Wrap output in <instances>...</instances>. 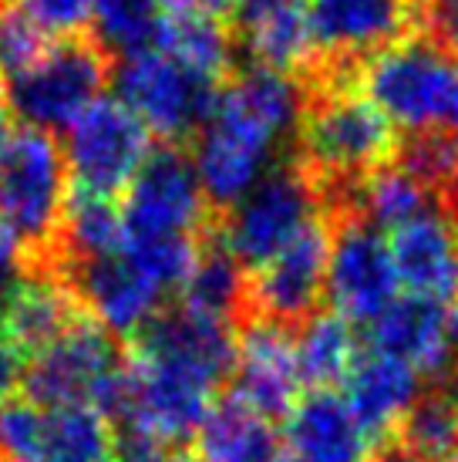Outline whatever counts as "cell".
Here are the masks:
<instances>
[{
	"label": "cell",
	"mask_w": 458,
	"mask_h": 462,
	"mask_svg": "<svg viewBox=\"0 0 458 462\" xmlns=\"http://www.w3.org/2000/svg\"><path fill=\"white\" fill-rule=\"evenodd\" d=\"M68 189L118 199L152 159V132L114 95H102L64 129Z\"/></svg>",
	"instance_id": "obj_10"
},
{
	"label": "cell",
	"mask_w": 458,
	"mask_h": 462,
	"mask_svg": "<svg viewBox=\"0 0 458 462\" xmlns=\"http://www.w3.org/2000/svg\"><path fill=\"white\" fill-rule=\"evenodd\" d=\"M24 372H27V358L0 334V409L11 405L17 388L24 385Z\"/></svg>",
	"instance_id": "obj_32"
},
{
	"label": "cell",
	"mask_w": 458,
	"mask_h": 462,
	"mask_svg": "<svg viewBox=\"0 0 458 462\" xmlns=\"http://www.w3.org/2000/svg\"><path fill=\"white\" fill-rule=\"evenodd\" d=\"M122 244L132 246H196L213 233L192 159L179 149L152 152L122 196Z\"/></svg>",
	"instance_id": "obj_8"
},
{
	"label": "cell",
	"mask_w": 458,
	"mask_h": 462,
	"mask_svg": "<svg viewBox=\"0 0 458 462\" xmlns=\"http://www.w3.org/2000/svg\"><path fill=\"white\" fill-rule=\"evenodd\" d=\"M95 24L98 44L105 51L114 48L132 54L152 44L155 31L162 24V4L159 0H95Z\"/></svg>",
	"instance_id": "obj_26"
},
{
	"label": "cell",
	"mask_w": 458,
	"mask_h": 462,
	"mask_svg": "<svg viewBox=\"0 0 458 462\" xmlns=\"http://www.w3.org/2000/svg\"><path fill=\"white\" fill-rule=\"evenodd\" d=\"M48 38L75 41L95 24V0H11Z\"/></svg>",
	"instance_id": "obj_28"
},
{
	"label": "cell",
	"mask_w": 458,
	"mask_h": 462,
	"mask_svg": "<svg viewBox=\"0 0 458 462\" xmlns=\"http://www.w3.org/2000/svg\"><path fill=\"white\" fill-rule=\"evenodd\" d=\"M307 14L317 75H347L371 54L415 34V0H310Z\"/></svg>",
	"instance_id": "obj_14"
},
{
	"label": "cell",
	"mask_w": 458,
	"mask_h": 462,
	"mask_svg": "<svg viewBox=\"0 0 458 462\" xmlns=\"http://www.w3.org/2000/svg\"><path fill=\"white\" fill-rule=\"evenodd\" d=\"M283 439L273 419L236 395L216 398V405L196 432V462H280Z\"/></svg>",
	"instance_id": "obj_22"
},
{
	"label": "cell",
	"mask_w": 458,
	"mask_h": 462,
	"mask_svg": "<svg viewBox=\"0 0 458 462\" xmlns=\"http://www.w3.org/2000/svg\"><path fill=\"white\" fill-rule=\"evenodd\" d=\"M327 209L331 199L304 162H283L256 182L240 203L229 206L216 226V240L243 273H253Z\"/></svg>",
	"instance_id": "obj_5"
},
{
	"label": "cell",
	"mask_w": 458,
	"mask_h": 462,
	"mask_svg": "<svg viewBox=\"0 0 458 462\" xmlns=\"http://www.w3.org/2000/svg\"><path fill=\"white\" fill-rule=\"evenodd\" d=\"M48 34L27 21L11 0H0V81L24 75L48 54Z\"/></svg>",
	"instance_id": "obj_27"
},
{
	"label": "cell",
	"mask_w": 458,
	"mask_h": 462,
	"mask_svg": "<svg viewBox=\"0 0 458 462\" xmlns=\"http://www.w3.org/2000/svg\"><path fill=\"white\" fill-rule=\"evenodd\" d=\"M114 85L128 112L172 149L179 142L196 139L223 88L155 44L125 54L114 71Z\"/></svg>",
	"instance_id": "obj_9"
},
{
	"label": "cell",
	"mask_w": 458,
	"mask_h": 462,
	"mask_svg": "<svg viewBox=\"0 0 458 462\" xmlns=\"http://www.w3.org/2000/svg\"><path fill=\"white\" fill-rule=\"evenodd\" d=\"M233 334L236 324L229 318L186 304L162 310L125 351L122 398L114 409L118 432L169 449L196 436L233 368Z\"/></svg>",
	"instance_id": "obj_1"
},
{
	"label": "cell",
	"mask_w": 458,
	"mask_h": 462,
	"mask_svg": "<svg viewBox=\"0 0 458 462\" xmlns=\"http://www.w3.org/2000/svg\"><path fill=\"white\" fill-rule=\"evenodd\" d=\"M236 17H240V38L256 68L287 78L317 75L310 14L300 0H243Z\"/></svg>",
	"instance_id": "obj_21"
},
{
	"label": "cell",
	"mask_w": 458,
	"mask_h": 462,
	"mask_svg": "<svg viewBox=\"0 0 458 462\" xmlns=\"http://www.w3.org/2000/svg\"><path fill=\"white\" fill-rule=\"evenodd\" d=\"M405 297L458 300V217L445 203L384 233Z\"/></svg>",
	"instance_id": "obj_18"
},
{
	"label": "cell",
	"mask_w": 458,
	"mask_h": 462,
	"mask_svg": "<svg viewBox=\"0 0 458 462\" xmlns=\"http://www.w3.org/2000/svg\"><path fill=\"white\" fill-rule=\"evenodd\" d=\"M455 217H458V213H455Z\"/></svg>",
	"instance_id": "obj_39"
},
{
	"label": "cell",
	"mask_w": 458,
	"mask_h": 462,
	"mask_svg": "<svg viewBox=\"0 0 458 462\" xmlns=\"http://www.w3.org/2000/svg\"><path fill=\"white\" fill-rule=\"evenodd\" d=\"M368 345L405 361L421 382L445 378L458 368V300L442 304L401 294L368 328Z\"/></svg>",
	"instance_id": "obj_17"
},
{
	"label": "cell",
	"mask_w": 458,
	"mask_h": 462,
	"mask_svg": "<svg viewBox=\"0 0 458 462\" xmlns=\"http://www.w3.org/2000/svg\"><path fill=\"white\" fill-rule=\"evenodd\" d=\"M125 355L112 334L85 314L75 328L27 358L24 388L41 409H95L114 419L122 398Z\"/></svg>",
	"instance_id": "obj_7"
},
{
	"label": "cell",
	"mask_w": 458,
	"mask_h": 462,
	"mask_svg": "<svg viewBox=\"0 0 458 462\" xmlns=\"http://www.w3.org/2000/svg\"><path fill=\"white\" fill-rule=\"evenodd\" d=\"M364 98L395 129L418 135H458V54L425 34L388 44L347 71Z\"/></svg>",
	"instance_id": "obj_4"
},
{
	"label": "cell",
	"mask_w": 458,
	"mask_h": 462,
	"mask_svg": "<svg viewBox=\"0 0 458 462\" xmlns=\"http://www.w3.org/2000/svg\"><path fill=\"white\" fill-rule=\"evenodd\" d=\"M448 398H452V405H455V411H458V378H455V388H452V395Z\"/></svg>",
	"instance_id": "obj_35"
},
{
	"label": "cell",
	"mask_w": 458,
	"mask_h": 462,
	"mask_svg": "<svg viewBox=\"0 0 458 462\" xmlns=\"http://www.w3.org/2000/svg\"><path fill=\"white\" fill-rule=\"evenodd\" d=\"M11 135V108H7V95H4V81H0V142Z\"/></svg>",
	"instance_id": "obj_34"
},
{
	"label": "cell",
	"mask_w": 458,
	"mask_h": 462,
	"mask_svg": "<svg viewBox=\"0 0 458 462\" xmlns=\"http://www.w3.org/2000/svg\"><path fill=\"white\" fill-rule=\"evenodd\" d=\"M448 462H458V456H452V459H448Z\"/></svg>",
	"instance_id": "obj_37"
},
{
	"label": "cell",
	"mask_w": 458,
	"mask_h": 462,
	"mask_svg": "<svg viewBox=\"0 0 458 462\" xmlns=\"http://www.w3.org/2000/svg\"><path fill=\"white\" fill-rule=\"evenodd\" d=\"M155 48L169 51L192 71L226 85L229 65H233V34L219 21L206 17H172L162 14V24L152 38Z\"/></svg>",
	"instance_id": "obj_24"
},
{
	"label": "cell",
	"mask_w": 458,
	"mask_h": 462,
	"mask_svg": "<svg viewBox=\"0 0 458 462\" xmlns=\"http://www.w3.org/2000/svg\"><path fill=\"white\" fill-rule=\"evenodd\" d=\"M68 199V169L54 135L11 129L0 142V219L11 226L34 263H51Z\"/></svg>",
	"instance_id": "obj_6"
},
{
	"label": "cell",
	"mask_w": 458,
	"mask_h": 462,
	"mask_svg": "<svg viewBox=\"0 0 458 462\" xmlns=\"http://www.w3.org/2000/svg\"><path fill=\"white\" fill-rule=\"evenodd\" d=\"M341 398L381 452L395 442L411 409L421 402V378L405 361L368 345L344 378Z\"/></svg>",
	"instance_id": "obj_19"
},
{
	"label": "cell",
	"mask_w": 458,
	"mask_h": 462,
	"mask_svg": "<svg viewBox=\"0 0 458 462\" xmlns=\"http://www.w3.org/2000/svg\"><path fill=\"white\" fill-rule=\"evenodd\" d=\"M293 337H297L300 378L314 392L341 388L354 358L361 355L357 328L334 310H314L307 321H300V331H293Z\"/></svg>",
	"instance_id": "obj_23"
},
{
	"label": "cell",
	"mask_w": 458,
	"mask_h": 462,
	"mask_svg": "<svg viewBox=\"0 0 458 462\" xmlns=\"http://www.w3.org/2000/svg\"><path fill=\"white\" fill-rule=\"evenodd\" d=\"M112 75L108 51L95 38L58 41L34 68L4 81L7 108L24 122V129L64 132L88 105L102 98Z\"/></svg>",
	"instance_id": "obj_11"
},
{
	"label": "cell",
	"mask_w": 458,
	"mask_h": 462,
	"mask_svg": "<svg viewBox=\"0 0 458 462\" xmlns=\"http://www.w3.org/2000/svg\"><path fill=\"white\" fill-rule=\"evenodd\" d=\"M162 4V14H172V17H206V21H226V17H236L243 0H159Z\"/></svg>",
	"instance_id": "obj_31"
},
{
	"label": "cell",
	"mask_w": 458,
	"mask_h": 462,
	"mask_svg": "<svg viewBox=\"0 0 458 462\" xmlns=\"http://www.w3.org/2000/svg\"><path fill=\"white\" fill-rule=\"evenodd\" d=\"M395 446L421 462H448L458 456V411L448 395L421 398L405 419Z\"/></svg>",
	"instance_id": "obj_25"
},
{
	"label": "cell",
	"mask_w": 458,
	"mask_h": 462,
	"mask_svg": "<svg viewBox=\"0 0 458 462\" xmlns=\"http://www.w3.org/2000/svg\"><path fill=\"white\" fill-rule=\"evenodd\" d=\"M374 462H421V459H415L411 452H405L401 446H395V442H391L388 449L378 452V459H374Z\"/></svg>",
	"instance_id": "obj_33"
},
{
	"label": "cell",
	"mask_w": 458,
	"mask_h": 462,
	"mask_svg": "<svg viewBox=\"0 0 458 462\" xmlns=\"http://www.w3.org/2000/svg\"><path fill=\"white\" fill-rule=\"evenodd\" d=\"M334 244V209L310 219L280 254L246 273L243 310L280 324H300L327 294V263Z\"/></svg>",
	"instance_id": "obj_12"
},
{
	"label": "cell",
	"mask_w": 458,
	"mask_h": 462,
	"mask_svg": "<svg viewBox=\"0 0 458 462\" xmlns=\"http://www.w3.org/2000/svg\"><path fill=\"white\" fill-rule=\"evenodd\" d=\"M415 34L458 54V0H415Z\"/></svg>",
	"instance_id": "obj_29"
},
{
	"label": "cell",
	"mask_w": 458,
	"mask_h": 462,
	"mask_svg": "<svg viewBox=\"0 0 458 462\" xmlns=\"http://www.w3.org/2000/svg\"><path fill=\"white\" fill-rule=\"evenodd\" d=\"M327 297L334 314L364 331L401 297L388 236L354 217L351 209H334Z\"/></svg>",
	"instance_id": "obj_13"
},
{
	"label": "cell",
	"mask_w": 458,
	"mask_h": 462,
	"mask_svg": "<svg viewBox=\"0 0 458 462\" xmlns=\"http://www.w3.org/2000/svg\"><path fill=\"white\" fill-rule=\"evenodd\" d=\"M300 4H304V0H300Z\"/></svg>",
	"instance_id": "obj_38"
},
{
	"label": "cell",
	"mask_w": 458,
	"mask_h": 462,
	"mask_svg": "<svg viewBox=\"0 0 458 462\" xmlns=\"http://www.w3.org/2000/svg\"><path fill=\"white\" fill-rule=\"evenodd\" d=\"M31 263H34V254L27 250V244L17 233L0 219V300L31 273Z\"/></svg>",
	"instance_id": "obj_30"
},
{
	"label": "cell",
	"mask_w": 458,
	"mask_h": 462,
	"mask_svg": "<svg viewBox=\"0 0 458 462\" xmlns=\"http://www.w3.org/2000/svg\"><path fill=\"white\" fill-rule=\"evenodd\" d=\"M300 162L337 206L371 172L391 166L401 135L347 75H317L307 81L297 122Z\"/></svg>",
	"instance_id": "obj_3"
},
{
	"label": "cell",
	"mask_w": 458,
	"mask_h": 462,
	"mask_svg": "<svg viewBox=\"0 0 458 462\" xmlns=\"http://www.w3.org/2000/svg\"><path fill=\"white\" fill-rule=\"evenodd\" d=\"M233 392L267 419H287L304 398V378L297 361V337L290 324L246 314L233 334Z\"/></svg>",
	"instance_id": "obj_15"
},
{
	"label": "cell",
	"mask_w": 458,
	"mask_h": 462,
	"mask_svg": "<svg viewBox=\"0 0 458 462\" xmlns=\"http://www.w3.org/2000/svg\"><path fill=\"white\" fill-rule=\"evenodd\" d=\"M61 273L71 281L91 321L102 324L112 337L118 334L128 341L139 337L166 310V300L172 297L139 260L128 257L122 246L91 263L64 267Z\"/></svg>",
	"instance_id": "obj_16"
},
{
	"label": "cell",
	"mask_w": 458,
	"mask_h": 462,
	"mask_svg": "<svg viewBox=\"0 0 458 462\" xmlns=\"http://www.w3.org/2000/svg\"><path fill=\"white\" fill-rule=\"evenodd\" d=\"M300 108L304 91L297 78L256 65L229 78L192 149V169L209 206L229 209L277 169L280 149L297 135Z\"/></svg>",
	"instance_id": "obj_2"
},
{
	"label": "cell",
	"mask_w": 458,
	"mask_h": 462,
	"mask_svg": "<svg viewBox=\"0 0 458 462\" xmlns=\"http://www.w3.org/2000/svg\"><path fill=\"white\" fill-rule=\"evenodd\" d=\"M179 462H196V456H186V452H182V456H179Z\"/></svg>",
	"instance_id": "obj_36"
},
{
	"label": "cell",
	"mask_w": 458,
	"mask_h": 462,
	"mask_svg": "<svg viewBox=\"0 0 458 462\" xmlns=\"http://www.w3.org/2000/svg\"><path fill=\"white\" fill-rule=\"evenodd\" d=\"M88 310L61 270L38 267L0 300V334L24 358L58 341Z\"/></svg>",
	"instance_id": "obj_20"
}]
</instances>
